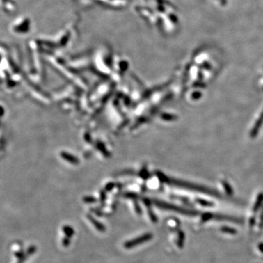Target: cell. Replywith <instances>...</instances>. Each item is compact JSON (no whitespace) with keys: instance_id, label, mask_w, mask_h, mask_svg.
Segmentation results:
<instances>
[{"instance_id":"1","label":"cell","mask_w":263,"mask_h":263,"mask_svg":"<svg viewBox=\"0 0 263 263\" xmlns=\"http://www.w3.org/2000/svg\"><path fill=\"white\" fill-rule=\"evenodd\" d=\"M170 183L171 184H175V185H176V186H181V187H183V188L188 189L200 191V192L205 193V194H211V195L219 196V194H218L217 192H216L215 191H214V190L210 189H208V188H205V187L200 186L194 185V184H190V183L183 182V181H170Z\"/></svg>"},{"instance_id":"2","label":"cell","mask_w":263,"mask_h":263,"mask_svg":"<svg viewBox=\"0 0 263 263\" xmlns=\"http://www.w3.org/2000/svg\"><path fill=\"white\" fill-rule=\"evenodd\" d=\"M152 238L153 235H151V233H145L144 234V235H141V236H139L138 237V238H135V239L127 241V242L124 244V246L126 248H134V247L137 246L139 245V244H143V243L150 241Z\"/></svg>"},{"instance_id":"3","label":"cell","mask_w":263,"mask_h":263,"mask_svg":"<svg viewBox=\"0 0 263 263\" xmlns=\"http://www.w3.org/2000/svg\"><path fill=\"white\" fill-rule=\"evenodd\" d=\"M157 205H159V207H161V208H166V209L173 210L174 211H177V212L181 213V214H194L193 212H189V211H186V210L182 209V208H178V207L173 206V205H170V204L163 203V202H157Z\"/></svg>"},{"instance_id":"4","label":"cell","mask_w":263,"mask_h":263,"mask_svg":"<svg viewBox=\"0 0 263 263\" xmlns=\"http://www.w3.org/2000/svg\"><path fill=\"white\" fill-rule=\"evenodd\" d=\"M262 122H263V111L262 112V113L260 114V117H259L258 119L257 120L255 124H254V126L253 127L252 130H251V133H250V136H251V138H254V137L257 135V133L258 132L259 129H260Z\"/></svg>"},{"instance_id":"5","label":"cell","mask_w":263,"mask_h":263,"mask_svg":"<svg viewBox=\"0 0 263 263\" xmlns=\"http://www.w3.org/2000/svg\"><path fill=\"white\" fill-rule=\"evenodd\" d=\"M87 218L89 219V221H91V224L96 227L97 230H99V232H105V230H106V228H105V226L103 225L102 224H101L100 222L99 221H97L95 218H94L93 216H91V215H88L87 216Z\"/></svg>"},{"instance_id":"6","label":"cell","mask_w":263,"mask_h":263,"mask_svg":"<svg viewBox=\"0 0 263 263\" xmlns=\"http://www.w3.org/2000/svg\"><path fill=\"white\" fill-rule=\"evenodd\" d=\"M63 232L65 233L66 236L68 237V238H71L72 235H74V230L72 229V227L68 225H65L62 227Z\"/></svg>"},{"instance_id":"7","label":"cell","mask_w":263,"mask_h":263,"mask_svg":"<svg viewBox=\"0 0 263 263\" xmlns=\"http://www.w3.org/2000/svg\"><path fill=\"white\" fill-rule=\"evenodd\" d=\"M70 238H68V237H66V238H64L62 240V245L64 246V247H67L68 246L70 245Z\"/></svg>"},{"instance_id":"8","label":"cell","mask_w":263,"mask_h":263,"mask_svg":"<svg viewBox=\"0 0 263 263\" xmlns=\"http://www.w3.org/2000/svg\"><path fill=\"white\" fill-rule=\"evenodd\" d=\"M85 201H86V202H94V201H95V200H94V198L93 199V198H90V197H88V198H86V199H85Z\"/></svg>"}]
</instances>
